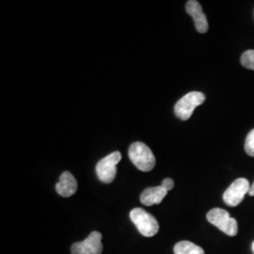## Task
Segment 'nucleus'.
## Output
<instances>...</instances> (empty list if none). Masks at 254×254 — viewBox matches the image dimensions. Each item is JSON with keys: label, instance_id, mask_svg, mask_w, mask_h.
I'll return each mask as SVG.
<instances>
[{"label": "nucleus", "instance_id": "1", "mask_svg": "<svg viewBox=\"0 0 254 254\" xmlns=\"http://www.w3.org/2000/svg\"><path fill=\"white\" fill-rule=\"evenodd\" d=\"M128 155L131 162L141 172H151L155 166V157L148 146L136 141L130 146Z\"/></svg>", "mask_w": 254, "mask_h": 254}, {"label": "nucleus", "instance_id": "2", "mask_svg": "<svg viewBox=\"0 0 254 254\" xmlns=\"http://www.w3.org/2000/svg\"><path fill=\"white\" fill-rule=\"evenodd\" d=\"M130 218L138 232L145 237H153L159 231L157 220L144 209H133L130 212Z\"/></svg>", "mask_w": 254, "mask_h": 254}, {"label": "nucleus", "instance_id": "3", "mask_svg": "<svg viewBox=\"0 0 254 254\" xmlns=\"http://www.w3.org/2000/svg\"><path fill=\"white\" fill-rule=\"evenodd\" d=\"M209 222L218 228L221 232L229 236H236L238 233V224L236 218H231L226 210L214 208L206 215Z\"/></svg>", "mask_w": 254, "mask_h": 254}, {"label": "nucleus", "instance_id": "4", "mask_svg": "<svg viewBox=\"0 0 254 254\" xmlns=\"http://www.w3.org/2000/svg\"><path fill=\"white\" fill-rule=\"evenodd\" d=\"M205 96L199 91H191L178 101L174 107L175 115L182 121H188L190 118L195 109L203 104Z\"/></svg>", "mask_w": 254, "mask_h": 254}, {"label": "nucleus", "instance_id": "5", "mask_svg": "<svg viewBox=\"0 0 254 254\" xmlns=\"http://www.w3.org/2000/svg\"><path fill=\"white\" fill-rule=\"evenodd\" d=\"M122 159L120 152H113L107 155L96 165V174L100 181L110 184L115 179L117 174V165Z\"/></svg>", "mask_w": 254, "mask_h": 254}, {"label": "nucleus", "instance_id": "6", "mask_svg": "<svg viewBox=\"0 0 254 254\" xmlns=\"http://www.w3.org/2000/svg\"><path fill=\"white\" fill-rule=\"evenodd\" d=\"M250 189L251 185L246 178H238L224 192L223 200L228 206L236 207L243 200L246 194H249Z\"/></svg>", "mask_w": 254, "mask_h": 254}, {"label": "nucleus", "instance_id": "7", "mask_svg": "<svg viewBox=\"0 0 254 254\" xmlns=\"http://www.w3.org/2000/svg\"><path fill=\"white\" fill-rule=\"evenodd\" d=\"M71 252L72 254H102V234L92 232L84 241L73 244Z\"/></svg>", "mask_w": 254, "mask_h": 254}, {"label": "nucleus", "instance_id": "8", "mask_svg": "<svg viewBox=\"0 0 254 254\" xmlns=\"http://www.w3.org/2000/svg\"><path fill=\"white\" fill-rule=\"evenodd\" d=\"M186 9H187V12L194 20L197 31L200 33L207 32L209 28L208 22H207L206 15L202 11V8L200 3L196 0H190L187 3Z\"/></svg>", "mask_w": 254, "mask_h": 254}, {"label": "nucleus", "instance_id": "9", "mask_svg": "<svg viewBox=\"0 0 254 254\" xmlns=\"http://www.w3.org/2000/svg\"><path fill=\"white\" fill-rule=\"evenodd\" d=\"M56 190L64 198L73 196L77 190V182L73 174L64 172L60 177V181L56 185Z\"/></svg>", "mask_w": 254, "mask_h": 254}, {"label": "nucleus", "instance_id": "10", "mask_svg": "<svg viewBox=\"0 0 254 254\" xmlns=\"http://www.w3.org/2000/svg\"><path fill=\"white\" fill-rule=\"evenodd\" d=\"M168 191L163 189L161 186L148 188L140 195V201L146 206H151L154 204H159L162 202L166 197Z\"/></svg>", "mask_w": 254, "mask_h": 254}, {"label": "nucleus", "instance_id": "11", "mask_svg": "<svg viewBox=\"0 0 254 254\" xmlns=\"http://www.w3.org/2000/svg\"><path fill=\"white\" fill-rule=\"evenodd\" d=\"M174 254H205L200 246L190 241H181L174 246Z\"/></svg>", "mask_w": 254, "mask_h": 254}, {"label": "nucleus", "instance_id": "12", "mask_svg": "<svg viewBox=\"0 0 254 254\" xmlns=\"http://www.w3.org/2000/svg\"><path fill=\"white\" fill-rule=\"evenodd\" d=\"M241 64L246 69L254 71V50H248L241 56Z\"/></svg>", "mask_w": 254, "mask_h": 254}, {"label": "nucleus", "instance_id": "13", "mask_svg": "<svg viewBox=\"0 0 254 254\" xmlns=\"http://www.w3.org/2000/svg\"><path fill=\"white\" fill-rule=\"evenodd\" d=\"M245 151L250 156L254 157V129H253L246 137Z\"/></svg>", "mask_w": 254, "mask_h": 254}, {"label": "nucleus", "instance_id": "14", "mask_svg": "<svg viewBox=\"0 0 254 254\" xmlns=\"http://www.w3.org/2000/svg\"><path fill=\"white\" fill-rule=\"evenodd\" d=\"M161 187L167 191L172 190L173 189V187H174V182H173L172 178H166V179L162 182Z\"/></svg>", "mask_w": 254, "mask_h": 254}, {"label": "nucleus", "instance_id": "15", "mask_svg": "<svg viewBox=\"0 0 254 254\" xmlns=\"http://www.w3.org/2000/svg\"><path fill=\"white\" fill-rule=\"evenodd\" d=\"M249 195H250V196H254V182L253 185H251V189H250V191H249Z\"/></svg>", "mask_w": 254, "mask_h": 254}, {"label": "nucleus", "instance_id": "16", "mask_svg": "<svg viewBox=\"0 0 254 254\" xmlns=\"http://www.w3.org/2000/svg\"><path fill=\"white\" fill-rule=\"evenodd\" d=\"M252 250H253V253L254 254V242L253 243V246H252Z\"/></svg>", "mask_w": 254, "mask_h": 254}]
</instances>
